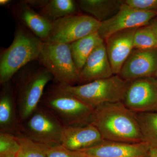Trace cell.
<instances>
[{
	"label": "cell",
	"instance_id": "ffe728a7",
	"mask_svg": "<svg viewBox=\"0 0 157 157\" xmlns=\"http://www.w3.org/2000/svg\"><path fill=\"white\" fill-rule=\"evenodd\" d=\"M79 10L76 2L73 0H48L46 5L38 12L53 22L70 15L79 14Z\"/></svg>",
	"mask_w": 157,
	"mask_h": 157
},
{
	"label": "cell",
	"instance_id": "2e32d148",
	"mask_svg": "<svg viewBox=\"0 0 157 157\" xmlns=\"http://www.w3.org/2000/svg\"><path fill=\"white\" fill-rule=\"evenodd\" d=\"M0 131L17 135L20 123L12 80L1 85Z\"/></svg>",
	"mask_w": 157,
	"mask_h": 157
},
{
	"label": "cell",
	"instance_id": "603a6c76",
	"mask_svg": "<svg viewBox=\"0 0 157 157\" xmlns=\"http://www.w3.org/2000/svg\"><path fill=\"white\" fill-rule=\"evenodd\" d=\"M15 135L20 147L16 157H47L42 144L33 141L20 132Z\"/></svg>",
	"mask_w": 157,
	"mask_h": 157
},
{
	"label": "cell",
	"instance_id": "6da1fadb",
	"mask_svg": "<svg viewBox=\"0 0 157 157\" xmlns=\"http://www.w3.org/2000/svg\"><path fill=\"white\" fill-rule=\"evenodd\" d=\"M104 140L126 143L143 142L135 113L122 102L107 103L94 109L91 123Z\"/></svg>",
	"mask_w": 157,
	"mask_h": 157
},
{
	"label": "cell",
	"instance_id": "9c48e42d",
	"mask_svg": "<svg viewBox=\"0 0 157 157\" xmlns=\"http://www.w3.org/2000/svg\"><path fill=\"white\" fill-rule=\"evenodd\" d=\"M123 104L135 113L157 112V79L144 77L129 82Z\"/></svg>",
	"mask_w": 157,
	"mask_h": 157
},
{
	"label": "cell",
	"instance_id": "7a4b0ae2",
	"mask_svg": "<svg viewBox=\"0 0 157 157\" xmlns=\"http://www.w3.org/2000/svg\"><path fill=\"white\" fill-rule=\"evenodd\" d=\"M52 74L38 60L31 62L12 78L20 123L26 120L39 106Z\"/></svg>",
	"mask_w": 157,
	"mask_h": 157
},
{
	"label": "cell",
	"instance_id": "f1b7e54d",
	"mask_svg": "<svg viewBox=\"0 0 157 157\" xmlns=\"http://www.w3.org/2000/svg\"><path fill=\"white\" fill-rule=\"evenodd\" d=\"M147 157H157V149H151Z\"/></svg>",
	"mask_w": 157,
	"mask_h": 157
},
{
	"label": "cell",
	"instance_id": "5bb4252c",
	"mask_svg": "<svg viewBox=\"0 0 157 157\" xmlns=\"http://www.w3.org/2000/svg\"><path fill=\"white\" fill-rule=\"evenodd\" d=\"M13 17L43 42L48 41L52 22L32 9L23 1L13 3L10 7Z\"/></svg>",
	"mask_w": 157,
	"mask_h": 157
},
{
	"label": "cell",
	"instance_id": "ba28073f",
	"mask_svg": "<svg viewBox=\"0 0 157 157\" xmlns=\"http://www.w3.org/2000/svg\"><path fill=\"white\" fill-rule=\"evenodd\" d=\"M101 23L89 15L73 14L52 22L48 41L71 44L98 32Z\"/></svg>",
	"mask_w": 157,
	"mask_h": 157
},
{
	"label": "cell",
	"instance_id": "8fae6325",
	"mask_svg": "<svg viewBox=\"0 0 157 157\" xmlns=\"http://www.w3.org/2000/svg\"><path fill=\"white\" fill-rule=\"evenodd\" d=\"M157 49H134L119 76L125 81L153 77L157 71Z\"/></svg>",
	"mask_w": 157,
	"mask_h": 157
},
{
	"label": "cell",
	"instance_id": "8992f818",
	"mask_svg": "<svg viewBox=\"0 0 157 157\" xmlns=\"http://www.w3.org/2000/svg\"><path fill=\"white\" fill-rule=\"evenodd\" d=\"M37 60L52 74L55 82L65 86L79 84V72L73 61L70 44L43 42Z\"/></svg>",
	"mask_w": 157,
	"mask_h": 157
},
{
	"label": "cell",
	"instance_id": "5b68a950",
	"mask_svg": "<svg viewBox=\"0 0 157 157\" xmlns=\"http://www.w3.org/2000/svg\"><path fill=\"white\" fill-rule=\"evenodd\" d=\"M129 82L119 75H114L84 84L60 85L65 90L94 109L107 103L122 102Z\"/></svg>",
	"mask_w": 157,
	"mask_h": 157
},
{
	"label": "cell",
	"instance_id": "4dcf8cb0",
	"mask_svg": "<svg viewBox=\"0 0 157 157\" xmlns=\"http://www.w3.org/2000/svg\"></svg>",
	"mask_w": 157,
	"mask_h": 157
},
{
	"label": "cell",
	"instance_id": "277c9868",
	"mask_svg": "<svg viewBox=\"0 0 157 157\" xmlns=\"http://www.w3.org/2000/svg\"><path fill=\"white\" fill-rule=\"evenodd\" d=\"M39 105L48 110L64 127L91 123L94 109L56 82L46 87Z\"/></svg>",
	"mask_w": 157,
	"mask_h": 157
},
{
	"label": "cell",
	"instance_id": "f546056e",
	"mask_svg": "<svg viewBox=\"0 0 157 157\" xmlns=\"http://www.w3.org/2000/svg\"><path fill=\"white\" fill-rule=\"evenodd\" d=\"M150 25L151 26L152 29H153L157 37V19L155 20L151 21V23Z\"/></svg>",
	"mask_w": 157,
	"mask_h": 157
},
{
	"label": "cell",
	"instance_id": "52a82bcc",
	"mask_svg": "<svg viewBox=\"0 0 157 157\" xmlns=\"http://www.w3.org/2000/svg\"><path fill=\"white\" fill-rule=\"evenodd\" d=\"M63 128L56 118L39 105L29 117L20 124L19 132L39 144L55 145L61 143Z\"/></svg>",
	"mask_w": 157,
	"mask_h": 157
},
{
	"label": "cell",
	"instance_id": "7c38bea8",
	"mask_svg": "<svg viewBox=\"0 0 157 157\" xmlns=\"http://www.w3.org/2000/svg\"><path fill=\"white\" fill-rule=\"evenodd\" d=\"M150 149L144 142L131 143L104 140L80 151L86 157H147Z\"/></svg>",
	"mask_w": 157,
	"mask_h": 157
},
{
	"label": "cell",
	"instance_id": "e0dca14e",
	"mask_svg": "<svg viewBox=\"0 0 157 157\" xmlns=\"http://www.w3.org/2000/svg\"><path fill=\"white\" fill-rule=\"evenodd\" d=\"M113 75L104 42L94 50L86 62L79 73V84L109 78Z\"/></svg>",
	"mask_w": 157,
	"mask_h": 157
},
{
	"label": "cell",
	"instance_id": "9a60e30c",
	"mask_svg": "<svg viewBox=\"0 0 157 157\" xmlns=\"http://www.w3.org/2000/svg\"><path fill=\"white\" fill-rule=\"evenodd\" d=\"M100 132L91 123L64 127L61 144L72 151H80L104 140Z\"/></svg>",
	"mask_w": 157,
	"mask_h": 157
},
{
	"label": "cell",
	"instance_id": "4316f807",
	"mask_svg": "<svg viewBox=\"0 0 157 157\" xmlns=\"http://www.w3.org/2000/svg\"><path fill=\"white\" fill-rule=\"evenodd\" d=\"M32 9H38V11L43 8L48 3V0H23Z\"/></svg>",
	"mask_w": 157,
	"mask_h": 157
},
{
	"label": "cell",
	"instance_id": "30bf717a",
	"mask_svg": "<svg viewBox=\"0 0 157 157\" xmlns=\"http://www.w3.org/2000/svg\"><path fill=\"white\" fill-rule=\"evenodd\" d=\"M156 16H157V12L140 11L124 3L115 15L101 22L98 33L105 41L118 32L148 25Z\"/></svg>",
	"mask_w": 157,
	"mask_h": 157
},
{
	"label": "cell",
	"instance_id": "3957f363",
	"mask_svg": "<svg viewBox=\"0 0 157 157\" xmlns=\"http://www.w3.org/2000/svg\"><path fill=\"white\" fill-rule=\"evenodd\" d=\"M43 42L24 26L17 23L12 43L1 51L0 84L10 81L21 68L38 60Z\"/></svg>",
	"mask_w": 157,
	"mask_h": 157
},
{
	"label": "cell",
	"instance_id": "ac0fdd59",
	"mask_svg": "<svg viewBox=\"0 0 157 157\" xmlns=\"http://www.w3.org/2000/svg\"><path fill=\"white\" fill-rule=\"evenodd\" d=\"M79 9L102 22L112 17L120 10L124 3L121 0H78Z\"/></svg>",
	"mask_w": 157,
	"mask_h": 157
},
{
	"label": "cell",
	"instance_id": "cb8c5ba5",
	"mask_svg": "<svg viewBox=\"0 0 157 157\" xmlns=\"http://www.w3.org/2000/svg\"><path fill=\"white\" fill-rule=\"evenodd\" d=\"M20 147L16 135L0 131V157H16Z\"/></svg>",
	"mask_w": 157,
	"mask_h": 157
},
{
	"label": "cell",
	"instance_id": "d4e9b609",
	"mask_svg": "<svg viewBox=\"0 0 157 157\" xmlns=\"http://www.w3.org/2000/svg\"><path fill=\"white\" fill-rule=\"evenodd\" d=\"M42 145L47 157H86L83 152L71 150L61 144Z\"/></svg>",
	"mask_w": 157,
	"mask_h": 157
},
{
	"label": "cell",
	"instance_id": "4fadbf2b",
	"mask_svg": "<svg viewBox=\"0 0 157 157\" xmlns=\"http://www.w3.org/2000/svg\"><path fill=\"white\" fill-rule=\"evenodd\" d=\"M137 29L118 32L105 41L107 55L114 75L120 74L124 64L134 49V35Z\"/></svg>",
	"mask_w": 157,
	"mask_h": 157
},
{
	"label": "cell",
	"instance_id": "7402d4cb",
	"mask_svg": "<svg viewBox=\"0 0 157 157\" xmlns=\"http://www.w3.org/2000/svg\"><path fill=\"white\" fill-rule=\"evenodd\" d=\"M134 49H157V37L150 25L137 29L134 35Z\"/></svg>",
	"mask_w": 157,
	"mask_h": 157
},
{
	"label": "cell",
	"instance_id": "44dd1931",
	"mask_svg": "<svg viewBox=\"0 0 157 157\" xmlns=\"http://www.w3.org/2000/svg\"><path fill=\"white\" fill-rule=\"evenodd\" d=\"M144 142L157 149V112L135 113Z\"/></svg>",
	"mask_w": 157,
	"mask_h": 157
},
{
	"label": "cell",
	"instance_id": "484cf974",
	"mask_svg": "<svg viewBox=\"0 0 157 157\" xmlns=\"http://www.w3.org/2000/svg\"><path fill=\"white\" fill-rule=\"evenodd\" d=\"M124 3L140 11L157 12V0H125Z\"/></svg>",
	"mask_w": 157,
	"mask_h": 157
},
{
	"label": "cell",
	"instance_id": "83f0119b",
	"mask_svg": "<svg viewBox=\"0 0 157 157\" xmlns=\"http://www.w3.org/2000/svg\"><path fill=\"white\" fill-rule=\"evenodd\" d=\"M13 3L11 0H0V6L2 7L9 8Z\"/></svg>",
	"mask_w": 157,
	"mask_h": 157
},
{
	"label": "cell",
	"instance_id": "d6986e66",
	"mask_svg": "<svg viewBox=\"0 0 157 157\" xmlns=\"http://www.w3.org/2000/svg\"><path fill=\"white\" fill-rule=\"evenodd\" d=\"M104 42L97 32L70 44L73 61L79 73L91 54Z\"/></svg>",
	"mask_w": 157,
	"mask_h": 157
}]
</instances>
